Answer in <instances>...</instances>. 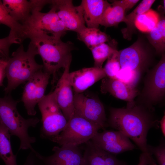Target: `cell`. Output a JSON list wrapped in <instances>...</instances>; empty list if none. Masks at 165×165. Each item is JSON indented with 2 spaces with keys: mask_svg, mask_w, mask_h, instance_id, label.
<instances>
[{
  "mask_svg": "<svg viewBox=\"0 0 165 165\" xmlns=\"http://www.w3.org/2000/svg\"><path fill=\"white\" fill-rule=\"evenodd\" d=\"M100 91L102 94L109 93L114 97L127 102H134L139 94L136 88L118 79L106 77L102 79Z\"/></svg>",
  "mask_w": 165,
  "mask_h": 165,
  "instance_id": "cell-18",
  "label": "cell"
},
{
  "mask_svg": "<svg viewBox=\"0 0 165 165\" xmlns=\"http://www.w3.org/2000/svg\"><path fill=\"white\" fill-rule=\"evenodd\" d=\"M139 1V0H114L111 4L119 6L123 8L125 11L131 9Z\"/></svg>",
  "mask_w": 165,
  "mask_h": 165,
  "instance_id": "cell-35",
  "label": "cell"
},
{
  "mask_svg": "<svg viewBox=\"0 0 165 165\" xmlns=\"http://www.w3.org/2000/svg\"><path fill=\"white\" fill-rule=\"evenodd\" d=\"M77 34L78 38L84 43L90 50L110 40L109 36L98 28L86 27Z\"/></svg>",
  "mask_w": 165,
  "mask_h": 165,
  "instance_id": "cell-21",
  "label": "cell"
},
{
  "mask_svg": "<svg viewBox=\"0 0 165 165\" xmlns=\"http://www.w3.org/2000/svg\"><path fill=\"white\" fill-rule=\"evenodd\" d=\"M50 75L43 68L39 70L27 82L24 88L21 101L28 115L35 116L36 105L45 96Z\"/></svg>",
  "mask_w": 165,
  "mask_h": 165,
  "instance_id": "cell-10",
  "label": "cell"
},
{
  "mask_svg": "<svg viewBox=\"0 0 165 165\" xmlns=\"http://www.w3.org/2000/svg\"><path fill=\"white\" fill-rule=\"evenodd\" d=\"M119 54L121 68L128 69L141 75L147 70L150 57L139 40L119 51Z\"/></svg>",
  "mask_w": 165,
  "mask_h": 165,
  "instance_id": "cell-12",
  "label": "cell"
},
{
  "mask_svg": "<svg viewBox=\"0 0 165 165\" xmlns=\"http://www.w3.org/2000/svg\"><path fill=\"white\" fill-rule=\"evenodd\" d=\"M85 143L83 155L84 165H105L97 147L90 140Z\"/></svg>",
  "mask_w": 165,
  "mask_h": 165,
  "instance_id": "cell-28",
  "label": "cell"
},
{
  "mask_svg": "<svg viewBox=\"0 0 165 165\" xmlns=\"http://www.w3.org/2000/svg\"><path fill=\"white\" fill-rule=\"evenodd\" d=\"M38 104L42 117L40 136L50 140L62 131L68 121L57 103L54 91L45 95Z\"/></svg>",
  "mask_w": 165,
  "mask_h": 165,
  "instance_id": "cell-7",
  "label": "cell"
},
{
  "mask_svg": "<svg viewBox=\"0 0 165 165\" xmlns=\"http://www.w3.org/2000/svg\"><path fill=\"white\" fill-rule=\"evenodd\" d=\"M18 102L9 96L0 97V122L11 136L19 138L20 141L19 150H31L33 149L31 144L36 141V138L29 135L28 129L30 127H35L39 119L37 118H23L17 110Z\"/></svg>",
  "mask_w": 165,
  "mask_h": 165,
  "instance_id": "cell-4",
  "label": "cell"
},
{
  "mask_svg": "<svg viewBox=\"0 0 165 165\" xmlns=\"http://www.w3.org/2000/svg\"><path fill=\"white\" fill-rule=\"evenodd\" d=\"M38 54L37 48L31 42L26 51L22 44L12 53L5 69L7 79V84L4 90L6 93L27 82L36 72L43 68V65L35 61V57Z\"/></svg>",
  "mask_w": 165,
  "mask_h": 165,
  "instance_id": "cell-3",
  "label": "cell"
},
{
  "mask_svg": "<svg viewBox=\"0 0 165 165\" xmlns=\"http://www.w3.org/2000/svg\"><path fill=\"white\" fill-rule=\"evenodd\" d=\"M0 24L10 28L8 35L15 44H22L27 38V34L25 27L15 21L9 15L0 0Z\"/></svg>",
  "mask_w": 165,
  "mask_h": 165,
  "instance_id": "cell-20",
  "label": "cell"
},
{
  "mask_svg": "<svg viewBox=\"0 0 165 165\" xmlns=\"http://www.w3.org/2000/svg\"><path fill=\"white\" fill-rule=\"evenodd\" d=\"M147 148L149 153L155 156L159 165H165V141L163 138L160 140L158 146L147 144Z\"/></svg>",
  "mask_w": 165,
  "mask_h": 165,
  "instance_id": "cell-31",
  "label": "cell"
},
{
  "mask_svg": "<svg viewBox=\"0 0 165 165\" xmlns=\"http://www.w3.org/2000/svg\"><path fill=\"white\" fill-rule=\"evenodd\" d=\"M110 5L107 0H82L80 5L87 27L98 28L105 11Z\"/></svg>",
  "mask_w": 165,
  "mask_h": 165,
  "instance_id": "cell-19",
  "label": "cell"
},
{
  "mask_svg": "<svg viewBox=\"0 0 165 165\" xmlns=\"http://www.w3.org/2000/svg\"><path fill=\"white\" fill-rule=\"evenodd\" d=\"M160 19L158 13L150 9L138 16L135 21V26L139 31L148 33L156 27Z\"/></svg>",
  "mask_w": 165,
  "mask_h": 165,
  "instance_id": "cell-24",
  "label": "cell"
},
{
  "mask_svg": "<svg viewBox=\"0 0 165 165\" xmlns=\"http://www.w3.org/2000/svg\"><path fill=\"white\" fill-rule=\"evenodd\" d=\"M155 0H143L131 13L125 16L127 27L122 31L124 38L130 39L135 29L134 22L139 15L149 9Z\"/></svg>",
  "mask_w": 165,
  "mask_h": 165,
  "instance_id": "cell-23",
  "label": "cell"
},
{
  "mask_svg": "<svg viewBox=\"0 0 165 165\" xmlns=\"http://www.w3.org/2000/svg\"><path fill=\"white\" fill-rule=\"evenodd\" d=\"M70 66L64 69L54 90L57 103L67 121L73 116L75 111L74 94L68 79Z\"/></svg>",
  "mask_w": 165,
  "mask_h": 165,
  "instance_id": "cell-15",
  "label": "cell"
},
{
  "mask_svg": "<svg viewBox=\"0 0 165 165\" xmlns=\"http://www.w3.org/2000/svg\"><path fill=\"white\" fill-rule=\"evenodd\" d=\"M53 154L48 156H39L44 165H84L81 151L77 146H55Z\"/></svg>",
  "mask_w": 165,
  "mask_h": 165,
  "instance_id": "cell-17",
  "label": "cell"
},
{
  "mask_svg": "<svg viewBox=\"0 0 165 165\" xmlns=\"http://www.w3.org/2000/svg\"><path fill=\"white\" fill-rule=\"evenodd\" d=\"M112 45L104 43L90 50L94 59V67L103 68L104 61L116 50Z\"/></svg>",
  "mask_w": 165,
  "mask_h": 165,
  "instance_id": "cell-27",
  "label": "cell"
},
{
  "mask_svg": "<svg viewBox=\"0 0 165 165\" xmlns=\"http://www.w3.org/2000/svg\"><path fill=\"white\" fill-rule=\"evenodd\" d=\"M143 89L136 102L151 108L163 101L165 95V55L152 69L147 71Z\"/></svg>",
  "mask_w": 165,
  "mask_h": 165,
  "instance_id": "cell-6",
  "label": "cell"
},
{
  "mask_svg": "<svg viewBox=\"0 0 165 165\" xmlns=\"http://www.w3.org/2000/svg\"><path fill=\"white\" fill-rule=\"evenodd\" d=\"M28 38L37 49L41 57L43 70L53 76V82L57 72L71 64L73 46L70 42H63L57 38L41 32H27Z\"/></svg>",
  "mask_w": 165,
  "mask_h": 165,
  "instance_id": "cell-2",
  "label": "cell"
},
{
  "mask_svg": "<svg viewBox=\"0 0 165 165\" xmlns=\"http://www.w3.org/2000/svg\"><path fill=\"white\" fill-rule=\"evenodd\" d=\"M13 44H14V42L8 36L0 39V55L4 58L8 59L9 57V48Z\"/></svg>",
  "mask_w": 165,
  "mask_h": 165,
  "instance_id": "cell-33",
  "label": "cell"
},
{
  "mask_svg": "<svg viewBox=\"0 0 165 165\" xmlns=\"http://www.w3.org/2000/svg\"><path fill=\"white\" fill-rule=\"evenodd\" d=\"M11 135L6 127L0 122V158L6 165H17L16 155L12 150Z\"/></svg>",
  "mask_w": 165,
  "mask_h": 165,
  "instance_id": "cell-22",
  "label": "cell"
},
{
  "mask_svg": "<svg viewBox=\"0 0 165 165\" xmlns=\"http://www.w3.org/2000/svg\"><path fill=\"white\" fill-rule=\"evenodd\" d=\"M74 113L104 129L108 126L105 109L98 97L83 93L74 94Z\"/></svg>",
  "mask_w": 165,
  "mask_h": 165,
  "instance_id": "cell-9",
  "label": "cell"
},
{
  "mask_svg": "<svg viewBox=\"0 0 165 165\" xmlns=\"http://www.w3.org/2000/svg\"><path fill=\"white\" fill-rule=\"evenodd\" d=\"M159 123L161 131L163 134V136L165 137V114H164L160 120H159Z\"/></svg>",
  "mask_w": 165,
  "mask_h": 165,
  "instance_id": "cell-38",
  "label": "cell"
},
{
  "mask_svg": "<svg viewBox=\"0 0 165 165\" xmlns=\"http://www.w3.org/2000/svg\"><path fill=\"white\" fill-rule=\"evenodd\" d=\"M50 4L55 7L60 19L67 31L77 33L86 27L80 5L74 6L71 0H52Z\"/></svg>",
  "mask_w": 165,
  "mask_h": 165,
  "instance_id": "cell-13",
  "label": "cell"
},
{
  "mask_svg": "<svg viewBox=\"0 0 165 165\" xmlns=\"http://www.w3.org/2000/svg\"><path fill=\"white\" fill-rule=\"evenodd\" d=\"M125 10L118 5H110L105 11L100 25L105 27L117 25L121 22L125 21Z\"/></svg>",
  "mask_w": 165,
  "mask_h": 165,
  "instance_id": "cell-26",
  "label": "cell"
},
{
  "mask_svg": "<svg viewBox=\"0 0 165 165\" xmlns=\"http://www.w3.org/2000/svg\"><path fill=\"white\" fill-rule=\"evenodd\" d=\"M119 55V51L116 50L107 59L103 68L107 77L115 79L116 74L121 69Z\"/></svg>",
  "mask_w": 165,
  "mask_h": 165,
  "instance_id": "cell-29",
  "label": "cell"
},
{
  "mask_svg": "<svg viewBox=\"0 0 165 165\" xmlns=\"http://www.w3.org/2000/svg\"><path fill=\"white\" fill-rule=\"evenodd\" d=\"M107 77L103 68H84L68 74V79L75 93H83L100 80Z\"/></svg>",
  "mask_w": 165,
  "mask_h": 165,
  "instance_id": "cell-16",
  "label": "cell"
},
{
  "mask_svg": "<svg viewBox=\"0 0 165 165\" xmlns=\"http://www.w3.org/2000/svg\"><path fill=\"white\" fill-rule=\"evenodd\" d=\"M140 75V74L126 68H121L116 74L115 79L136 87Z\"/></svg>",
  "mask_w": 165,
  "mask_h": 165,
  "instance_id": "cell-30",
  "label": "cell"
},
{
  "mask_svg": "<svg viewBox=\"0 0 165 165\" xmlns=\"http://www.w3.org/2000/svg\"><path fill=\"white\" fill-rule=\"evenodd\" d=\"M101 129L99 126L74 113L62 131L50 140L61 146H77L90 140Z\"/></svg>",
  "mask_w": 165,
  "mask_h": 165,
  "instance_id": "cell-5",
  "label": "cell"
},
{
  "mask_svg": "<svg viewBox=\"0 0 165 165\" xmlns=\"http://www.w3.org/2000/svg\"><path fill=\"white\" fill-rule=\"evenodd\" d=\"M97 147L105 165H127L125 162L118 159L113 154Z\"/></svg>",
  "mask_w": 165,
  "mask_h": 165,
  "instance_id": "cell-32",
  "label": "cell"
},
{
  "mask_svg": "<svg viewBox=\"0 0 165 165\" xmlns=\"http://www.w3.org/2000/svg\"><path fill=\"white\" fill-rule=\"evenodd\" d=\"M8 59L0 55V86L2 85L4 79L6 77L5 69Z\"/></svg>",
  "mask_w": 165,
  "mask_h": 165,
  "instance_id": "cell-37",
  "label": "cell"
},
{
  "mask_svg": "<svg viewBox=\"0 0 165 165\" xmlns=\"http://www.w3.org/2000/svg\"><path fill=\"white\" fill-rule=\"evenodd\" d=\"M137 165H158L152 155L142 152L139 156Z\"/></svg>",
  "mask_w": 165,
  "mask_h": 165,
  "instance_id": "cell-36",
  "label": "cell"
},
{
  "mask_svg": "<svg viewBox=\"0 0 165 165\" xmlns=\"http://www.w3.org/2000/svg\"><path fill=\"white\" fill-rule=\"evenodd\" d=\"M147 38L159 54L163 53L165 50V20L160 19L157 26L148 33Z\"/></svg>",
  "mask_w": 165,
  "mask_h": 165,
  "instance_id": "cell-25",
  "label": "cell"
},
{
  "mask_svg": "<svg viewBox=\"0 0 165 165\" xmlns=\"http://www.w3.org/2000/svg\"><path fill=\"white\" fill-rule=\"evenodd\" d=\"M2 2L11 17L24 27L34 11L37 8H42L46 5L50 4V0H3Z\"/></svg>",
  "mask_w": 165,
  "mask_h": 165,
  "instance_id": "cell-14",
  "label": "cell"
},
{
  "mask_svg": "<svg viewBox=\"0 0 165 165\" xmlns=\"http://www.w3.org/2000/svg\"><path fill=\"white\" fill-rule=\"evenodd\" d=\"M109 111L107 126L132 140L142 152L151 155L147 148L148 133L151 128L160 127L154 108L134 101L127 103L126 107H111Z\"/></svg>",
  "mask_w": 165,
  "mask_h": 165,
  "instance_id": "cell-1",
  "label": "cell"
},
{
  "mask_svg": "<svg viewBox=\"0 0 165 165\" xmlns=\"http://www.w3.org/2000/svg\"><path fill=\"white\" fill-rule=\"evenodd\" d=\"M90 140L99 148L112 154H119L136 148L130 139L119 131L98 132Z\"/></svg>",
  "mask_w": 165,
  "mask_h": 165,
  "instance_id": "cell-11",
  "label": "cell"
},
{
  "mask_svg": "<svg viewBox=\"0 0 165 165\" xmlns=\"http://www.w3.org/2000/svg\"><path fill=\"white\" fill-rule=\"evenodd\" d=\"M51 6V9L47 13L41 12L42 8H40L34 11L25 26L27 33L29 31L41 32L61 38L65 34L67 30L60 19L55 7Z\"/></svg>",
  "mask_w": 165,
  "mask_h": 165,
  "instance_id": "cell-8",
  "label": "cell"
},
{
  "mask_svg": "<svg viewBox=\"0 0 165 165\" xmlns=\"http://www.w3.org/2000/svg\"><path fill=\"white\" fill-rule=\"evenodd\" d=\"M38 154L34 149L31 150L24 165H44Z\"/></svg>",
  "mask_w": 165,
  "mask_h": 165,
  "instance_id": "cell-34",
  "label": "cell"
}]
</instances>
